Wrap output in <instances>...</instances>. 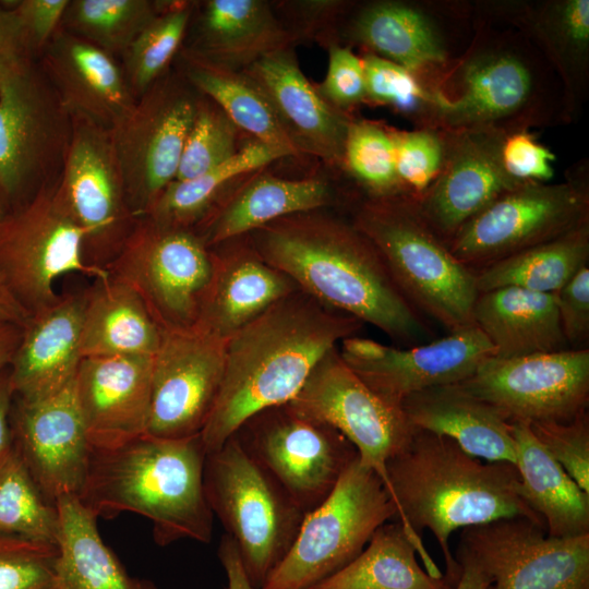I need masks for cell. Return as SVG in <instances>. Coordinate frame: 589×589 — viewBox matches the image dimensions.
Instances as JSON below:
<instances>
[{
  "mask_svg": "<svg viewBox=\"0 0 589 589\" xmlns=\"http://www.w3.org/2000/svg\"><path fill=\"white\" fill-rule=\"evenodd\" d=\"M386 469L396 521L433 578L445 576L453 585L459 579L460 566L449 548L457 529L507 518H527L545 528L520 494L515 465L473 457L447 436L416 429Z\"/></svg>",
  "mask_w": 589,
  "mask_h": 589,
  "instance_id": "1",
  "label": "cell"
},
{
  "mask_svg": "<svg viewBox=\"0 0 589 589\" xmlns=\"http://www.w3.org/2000/svg\"><path fill=\"white\" fill-rule=\"evenodd\" d=\"M247 239L266 263L324 305L410 347L433 336L376 248L350 219L325 209L298 213L252 231Z\"/></svg>",
  "mask_w": 589,
  "mask_h": 589,
  "instance_id": "2",
  "label": "cell"
},
{
  "mask_svg": "<svg viewBox=\"0 0 589 589\" xmlns=\"http://www.w3.org/2000/svg\"><path fill=\"white\" fill-rule=\"evenodd\" d=\"M363 325L298 288L231 335L219 394L201 433L206 453L254 413L289 402L317 362Z\"/></svg>",
  "mask_w": 589,
  "mask_h": 589,
  "instance_id": "3",
  "label": "cell"
},
{
  "mask_svg": "<svg viewBox=\"0 0 589 589\" xmlns=\"http://www.w3.org/2000/svg\"><path fill=\"white\" fill-rule=\"evenodd\" d=\"M429 80L436 129L510 133L573 121L563 85L537 46L474 10L467 46Z\"/></svg>",
  "mask_w": 589,
  "mask_h": 589,
  "instance_id": "4",
  "label": "cell"
},
{
  "mask_svg": "<svg viewBox=\"0 0 589 589\" xmlns=\"http://www.w3.org/2000/svg\"><path fill=\"white\" fill-rule=\"evenodd\" d=\"M206 455L201 434H144L116 448H92L80 500L96 517L133 512L148 518L159 545L181 539L208 543L214 514L204 489Z\"/></svg>",
  "mask_w": 589,
  "mask_h": 589,
  "instance_id": "5",
  "label": "cell"
},
{
  "mask_svg": "<svg viewBox=\"0 0 589 589\" xmlns=\"http://www.w3.org/2000/svg\"><path fill=\"white\" fill-rule=\"evenodd\" d=\"M350 220L373 243L399 290L424 317L448 332L473 324L479 296L476 272L453 255L411 200L362 197L353 203Z\"/></svg>",
  "mask_w": 589,
  "mask_h": 589,
  "instance_id": "6",
  "label": "cell"
},
{
  "mask_svg": "<svg viewBox=\"0 0 589 589\" xmlns=\"http://www.w3.org/2000/svg\"><path fill=\"white\" fill-rule=\"evenodd\" d=\"M204 489L214 516L237 544L250 582L262 589L306 514L235 435L206 455Z\"/></svg>",
  "mask_w": 589,
  "mask_h": 589,
  "instance_id": "7",
  "label": "cell"
},
{
  "mask_svg": "<svg viewBox=\"0 0 589 589\" xmlns=\"http://www.w3.org/2000/svg\"><path fill=\"white\" fill-rule=\"evenodd\" d=\"M71 131L36 59L0 63V190L10 209L57 182Z\"/></svg>",
  "mask_w": 589,
  "mask_h": 589,
  "instance_id": "8",
  "label": "cell"
},
{
  "mask_svg": "<svg viewBox=\"0 0 589 589\" xmlns=\"http://www.w3.org/2000/svg\"><path fill=\"white\" fill-rule=\"evenodd\" d=\"M396 518L384 482L358 457L304 516L290 550L262 589H311L348 565L380 526Z\"/></svg>",
  "mask_w": 589,
  "mask_h": 589,
  "instance_id": "9",
  "label": "cell"
},
{
  "mask_svg": "<svg viewBox=\"0 0 589 589\" xmlns=\"http://www.w3.org/2000/svg\"><path fill=\"white\" fill-rule=\"evenodd\" d=\"M588 221V163L580 161L562 182L527 183L504 193L467 221L447 245L477 272Z\"/></svg>",
  "mask_w": 589,
  "mask_h": 589,
  "instance_id": "10",
  "label": "cell"
},
{
  "mask_svg": "<svg viewBox=\"0 0 589 589\" xmlns=\"http://www.w3.org/2000/svg\"><path fill=\"white\" fill-rule=\"evenodd\" d=\"M106 269L140 297L161 330L188 329L196 324L213 254L194 229L144 216Z\"/></svg>",
  "mask_w": 589,
  "mask_h": 589,
  "instance_id": "11",
  "label": "cell"
},
{
  "mask_svg": "<svg viewBox=\"0 0 589 589\" xmlns=\"http://www.w3.org/2000/svg\"><path fill=\"white\" fill-rule=\"evenodd\" d=\"M106 278V268L89 265L84 233L56 192L44 187L0 220V274L16 300L31 314L59 296L55 281L67 274Z\"/></svg>",
  "mask_w": 589,
  "mask_h": 589,
  "instance_id": "12",
  "label": "cell"
},
{
  "mask_svg": "<svg viewBox=\"0 0 589 589\" xmlns=\"http://www.w3.org/2000/svg\"><path fill=\"white\" fill-rule=\"evenodd\" d=\"M200 97L179 71L169 69L111 129L127 199L136 218L146 216L176 179Z\"/></svg>",
  "mask_w": 589,
  "mask_h": 589,
  "instance_id": "13",
  "label": "cell"
},
{
  "mask_svg": "<svg viewBox=\"0 0 589 589\" xmlns=\"http://www.w3.org/2000/svg\"><path fill=\"white\" fill-rule=\"evenodd\" d=\"M233 435L305 514L330 494L359 457L339 431L288 402L254 413Z\"/></svg>",
  "mask_w": 589,
  "mask_h": 589,
  "instance_id": "14",
  "label": "cell"
},
{
  "mask_svg": "<svg viewBox=\"0 0 589 589\" xmlns=\"http://www.w3.org/2000/svg\"><path fill=\"white\" fill-rule=\"evenodd\" d=\"M71 119V139L56 192L84 233L86 262L106 268L139 218L127 199L111 129Z\"/></svg>",
  "mask_w": 589,
  "mask_h": 589,
  "instance_id": "15",
  "label": "cell"
},
{
  "mask_svg": "<svg viewBox=\"0 0 589 589\" xmlns=\"http://www.w3.org/2000/svg\"><path fill=\"white\" fill-rule=\"evenodd\" d=\"M472 23L471 2L373 0L352 3L339 33L366 52L431 75L465 49L459 43Z\"/></svg>",
  "mask_w": 589,
  "mask_h": 589,
  "instance_id": "16",
  "label": "cell"
},
{
  "mask_svg": "<svg viewBox=\"0 0 589 589\" xmlns=\"http://www.w3.org/2000/svg\"><path fill=\"white\" fill-rule=\"evenodd\" d=\"M459 385L507 423L568 422L588 410L589 349L490 357Z\"/></svg>",
  "mask_w": 589,
  "mask_h": 589,
  "instance_id": "17",
  "label": "cell"
},
{
  "mask_svg": "<svg viewBox=\"0 0 589 589\" xmlns=\"http://www.w3.org/2000/svg\"><path fill=\"white\" fill-rule=\"evenodd\" d=\"M288 404L339 431L356 447L360 462L382 479L389 493L387 462L408 443L416 428L400 407L384 400L351 370L338 346L317 362Z\"/></svg>",
  "mask_w": 589,
  "mask_h": 589,
  "instance_id": "18",
  "label": "cell"
},
{
  "mask_svg": "<svg viewBox=\"0 0 589 589\" xmlns=\"http://www.w3.org/2000/svg\"><path fill=\"white\" fill-rule=\"evenodd\" d=\"M457 549L485 573V589H589V533L552 538L527 518H507L464 528Z\"/></svg>",
  "mask_w": 589,
  "mask_h": 589,
  "instance_id": "19",
  "label": "cell"
},
{
  "mask_svg": "<svg viewBox=\"0 0 589 589\" xmlns=\"http://www.w3.org/2000/svg\"><path fill=\"white\" fill-rule=\"evenodd\" d=\"M226 345L227 339L196 327L161 332L146 434L185 438L202 433L221 386Z\"/></svg>",
  "mask_w": 589,
  "mask_h": 589,
  "instance_id": "20",
  "label": "cell"
},
{
  "mask_svg": "<svg viewBox=\"0 0 589 589\" xmlns=\"http://www.w3.org/2000/svg\"><path fill=\"white\" fill-rule=\"evenodd\" d=\"M339 346L351 370L397 407L414 393L459 384L494 356L493 346L474 324L405 349L357 336L344 339Z\"/></svg>",
  "mask_w": 589,
  "mask_h": 589,
  "instance_id": "21",
  "label": "cell"
},
{
  "mask_svg": "<svg viewBox=\"0 0 589 589\" xmlns=\"http://www.w3.org/2000/svg\"><path fill=\"white\" fill-rule=\"evenodd\" d=\"M11 429L13 446L45 496L55 504L64 495L80 497L87 480L92 447L74 381L47 397L14 396Z\"/></svg>",
  "mask_w": 589,
  "mask_h": 589,
  "instance_id": "22",
  "label": "cell"
},
{
  "mask_svg": "<svg viewBox=\"0 0 589 589\" xmlns=\"http://www.w3.org/2000/svg\"><path fill=\"white\" fill-rule=\"evenodd\" d=\"M443 167L413 202L424 223L446 244L457 231L497 197L521 183L504 170L501 145L506 133L446 131Z\"/></svg>",
  "mask_w": 589,
  "mask_h": 589,
  "instance_id": "23",
  "label": "cell"
},
{
  "mask_svg": "<svg viewBox=\"0 0 589 589\" xmlns=\"http://www.w3.org/2000/svg\"><path fill=\"white\" fill-rule=\"evenodd\" d=\"M474 14L522 33L557 74L572 120L589 93L588 0H483Z\"/></svg>",
  "mask_w": 589,
  "mask_h": 589,
  "instance_id": "24",
  "label": "cell"
},
{
  "mask_svg": "<svg viewBox=\"0 0 589 589\" xmlns=\"http://www.w3.org/2000/svg\"><path fill=\"white\" fill-rule=\"evenodd\" d=\"M153 358L89 357L74 389L93 449L119 447L147 432Z\"/></svg>",
  "mask_w": 589,
  "mask_h": 589,
  "instance_id": "25",
  "label": "cell"
},
{
  "mask_svg": "<svg viewBox=\"0 0 589 589\" xmlns=\"http://www.w3.org/2000/svg\"><path fill=\"white\" fill-rule=\"evenodd\" d=\"M263 93L299 154L341 168L350 115L332 107L301 71L293 47L268 53L242 71Z\"/></svg>",
  "mask_w": 589,
  "mask_h": 589,
  "instance_id": "26",
  "label": "cell"
},
{
  "mask_svg": "<svg viewBox=\"0 0 589 589\" xmlns=\"http://www.w3.org/2000/svg\"><path fill=\"white\" fill-rule=\"evenodd\" d=\"M37 61L71 118L112 129L136 100L116 57L61 28Z\"/></svg>",
  "mask_w": 589,
  "mask_h": 589,
  "instance_id": "27",
  "label": "cell"
},
{
  "mask_svg": "<svg viewBox=\"0 0 589 589\" xmlns=\"http://www.w3.org/2000/svg\"><path fill=\"white\" fill-rule=\"evenodd\" d=\"M213 273L194 327L228 339L279 299L298 289L266 263L249 240L233 239L209 248Z\"/></svg>",
  "mask_w": 589,
  "mask_h": 589,
  "instance_id": "28",
  "label": "cell"
},
{
  "mask_svg": "<svg viewBox=\"0 0 589 589\" xmlns=\"http://www.w3.org/2000/svg\"><path fill=\"white\" fill-rule=\"evenodd\" d=\"M83 309L84 292L59 296L29 314L9 366L14 396L47 397L74 381L82 361Z\"/></svg>",
  "mask_w": 589,
  "mask_h": 589,
  "instance_id": "29",
  "label": "cell"
},
{
  "mask_svg": "<svg viewBox=\"0 0 589 589\" xmlns=\"http://www.w3.org/2000/svg\"><path fill=\"white\" fill-rule=\"evenodd\" d=\"M300 39L263 0H208L201 4L187 51L215 65L244 71Z\"/></svg>",
  "mask_w": 589,
  "mask_h": 589,
  "instance_id": "30",
  "label": "cell"
},
{
  "mask_svg": "<svg viewBox=\"0 0 589 589\" xmlns=\"http://www.w3.org/2000/svg\"><path fill=\"white\" fill-rule=\"evenodd\" d=\"M334 201V189L324 179L291 180L261 173L223 197L194 230L214 248L279 218L325 209Z\"/></svg>",
  "mask_w": 589,
  "mask_h": 589,
  "instance_id": "31",
  "label": "cell"
},
{
  "mask_svg": "<svg viewBox=\"0 0 589 589\" xmlns=\"http://www.w3.org/2000/svg\"><path fill=\"white\" fill-rule=\"evenodd\" d=\"M400 408L416 429L447 436L467 454L482 460L516 466L509 423L459 384L414 393Z\"/></svg>",
  "mask_w": 589,
  "mask_h": 589,
  "instance_id": "32",
  "label": "cell"
},
{
  "mask_svg": "<svg viewBox=\"0 0 589 589\" xmlns=\"http://www.w3.org/2000/svg\"><path fill=\"white\" fill-rule=\"evenodd\" d=\"M472 321L493 346V357L516 358L569 349L555 293L518 287L480 292Z\"/></svg>",
  "mask_w": 589,
  "mask_h": 589,
  "instance_id": "33",
  "label": "cell"
},
{
  "mask_svg": "<svg viewBox=\"0 0 589 589\" xmlns=\"http://www.w3.org/2000/svg\"><path fill=\"white\" fill-rule=\"evenodd\" d=\"M156 324L140 297L112 278L95 279L84 291L81 356L153 358L161 340Z\"/></svg>",
  "mask_w": 589,
  "mask_h": 589,
  "instance_id": "34",
  "label": "cell"
},
{
  "mask_svg": "<svg viewBox=\"0 0 589 589\" xmlns=\"http://www.w3.org/2000/svg\"><path fill=\"white\" fill-rule=\"evenodd\" d=\"M520 494L542 518L552 538L589 533V494L568 476L533 435L530 423H509Z\"/></svg>",
  "mask_w": 589,
  "mask_h": 589,
  "instance_id": "35",
  "label": "cell"
},
{
  "mask_svg": "<svg viewBox=\"0 0 589 589\" xmlns=\"http://www.w3.org/2000/svg\"><path fill=\"white\" fill-rule=\"evenodd\" d=\"M60 531L56 589H157L148 579L130 576L97 529V517L76 495L56 501Z\"/></svg>",
  "mask_w": 589,
  "mask_h": 589,
  "instance_id": "36",
  "label": "cell"
},
{
  "mask_svg": "<svg viewBox=\"0 0 589 589\" xmlns=\"http://www.w3.org/2000/svg\"><path fill=\"white\" fill-rule=\"evenodd\" d=\"M178 56L182 76L240 131L288 156L300 155L266 97L243 72L209 63L183 48Z\"/></svg>",
  "mask_w": 589,
  "mask_h": 589,
  "instance_id": "37",
  "label": "cell"
},
{
  "mask_svg": "<svg viewBox=\"0 0 589 589\" xmlns=\"http://www.w3.org/2000/svg\"><path fill=\"white\" fill-rule=\"evenodd\" d=\"M445 576L431 577L400 522L380 526L362 552L311 589H453Z\"/></svg>",
  "mask_w": 589,
  "mask_h": 589,
  "instance_id": "38",
  "label": "cell"
},
{
  "mask_svg": "<svg viewBox=\"0 0 589 589\" xmlns=\"http://www.w3.org/2000/svg\"><path fill=\"white\" fill-rule=\"evenodd\" d=\"M284 157H288L285 152L252 139L208 171L171 181L146 216L163 225L194 229L237 179Z\"/></svg>",
  "mask_w": 589,
  "mask_h": 589,
  "instance_id": "39",
  "label": "cell"
},
{
  "mask_svg": "<svg viewBox=\"0 0 589 589\" xmlns=\"http://www.w3.org/2000/svg\"><path fill=\"white\" fill-rule=\"evenodd\" d=\"M589 262V221L476 272L479 293L504 287L555 293Z\"/></svg>",
  "mask_w": 589,
  "mask_h": 589,
  "instance_id": "40",
  "label": "cell"
},
{
  "mask_svg": "<svg viewBox=\"0 0 589 589\" xmlns=\"http://www.w3.org/2000/svg\"><path fill=\"white\" fill-rule=\"evenodd\" d=\"M57 505L41 492L13 446L0 460V534L58 545Z\"/></svg>",
  "mask_w": 589,
  "mask_h": 589,
  "instance_id": "41",
  "label": "cell"
},
{
  "mask_svg": "<svg viewBox=\"0 0 589 589\" xmlns=\"http://www.w3.org/2000/svg\"><path fill=\"white\" fill-rule=\"evenodd\" d=\"M192 1H163L159 13L120 58L127 83L137 99L169 69L182 48L195 10Z\"/></svg>",
  "mask_w": 589,
  "mask_h": 589,
  "instance_id": "42",
  "label": "cell"
},
{
  "mask_svg": "<svg viewBox=\"0 0 589 589\" xmlns=\"http://www.w3.org/2000/svg\"><path fill=\"white\" fill-rule=\"evenodd\" d=\"M163 1L70 0L60 28L117 59L159 13Z\"/></svg>",
  "mask_w": 589,
  "mask_h": 589,
  "instance_id": "43",
  "label": "cell"
},
{
  "mask_svg": "<svg viewBox=\"0 0 589 589\" xmlns=\"http://www.w3.org/2000/svg\"><path fill=\"white\" fill-rule=\"evenodd\" d=\"M341 169L360 187L364 199H407L396 173L392 127L384 122L350 119Z\"/></svg>",
  "mask_w": 589,
  "mask_h": 589,
  "instance_id": "44",
  "label": "cell"
},
{
  "mask_svg": "<svg viewBox=\"0 0 589 589\" xmlns=\"http://www.w3.org/2000/svg\"><path fill=\"white\" fill-rule=\"evenodd\" d=\"M365 104L385 106L412 122L416 128H434L435 105L426 75L364 51Z\"/></svg>",
  "mask_w": 589,
  "mask_h": 589,
  "instance_id": "45",
  "label": "cell"
},
{
  "mask_svg": "<svg viewBox=\"0 0 589 589\" xmlns=\"http://www.w3.org/2000/svg\"><path fill=\"white\" fill-rule=\"evenodd\" d=\"M239 128L212 100L201 95L175 180L195 178L223 164L241 147Z\"/></svg>",
  "mask_w": 589,
  "mask_h": 589,
  "instance_id": "46",
  "label": "cell"
},
{
  "mask_svg": "<svg viewBox=\"0 0 589 589\" xmlns=\"http://www.w3.org/2000/svg\"><path fill=\"white\" fill-rule=\"evenodd\" d=\"M395 167L407 199L416 202L438 176L446 152V132L434 128L392 127Z\"/></svg>",
  "mask_w": 589,
  "mask_h": 589,
  "instance_id": "47",
  "label": "cell"
},
{
  "mask_svg": "<svg viewBox=\"0 0 589 589\" xmlns=\"http://www.w3.org/2000/svg\"><path fill=\"white\" fill-rule=\"evenodd\" d=\"M58 545L0 534V589H56Z\"/></svg>",
  "mask_w": 589,
  "mask_h": 589,
  "instance_id": "48",
  "label": "cell"
},
{
  "mask_svg": "<svg viewBox=\"0 0 589 589\" xmlns=\"http://www.w3.org/2000/svg\"><path fill=\"white\" fill-rule=\"evenodd\" d=\"M531 431L544 449L589 494V413L568 422H536Z\"/></svg>",
  "mask_w": 589,
  "mask_h": 589,
  "instance_id": "49",
  "label": "cell"
},
{
  "mask_svg": "<svg viewBox=\"0 0 589 589\" xmlns=\"http://www.w3.org/2000/svg\"><path fill=\"white\" fill-rule=\"evenodd\" d=\"M328 63L324 80L315 85L320 95L335 109L350 110L365 104V77L361 57L350 46L327 45Z\"/></svg>",
  "mask_w": 589,
  "mask_h": 589,
  "instance_id": "50",
  "label": "cell"
},
{
  "mask_svg": "<svg viewBox=\"0 0 589 589\" xmlns=\"http://www.w3.org/2000/svg\"><path fill=\"white\" fill-rule=\"evenodd\" d=\"M501 160L507 175L521 183H549L554 177L555 154L530 130L504 135Z\"/></svg>",
  "mask_w": 589,
  "mask_h": 589,
  "instance_id": "51",
  "label": "cell"
},
{
  "mask_svg": "<svg viewBox=\"0 0 589 589\" xmlns=\"http://www.w3.org/2000/svg\"><path fill=\"white\" fill-rule=\"evenodd\" d=\"M556 306L569 349H584L589 339V268H580L558 291Z\"/></svg>",
  "mask_w": 589,
  "mask_h": 589,
  "instance_id": "52",
  "label": "cell"
},
{
  "mask_svg": "<svg viewBox=\"0 0 589 589\" xmlns=\"http://www.w3.org/2000/svg\"><path fill=\"white\" fill-rule=\"evenodd\" d=\"M70 0H19L9 4L17 15L33 57L37 60L60 28Z\"/></svg>",
  "mask_w": 589,
  "mask_h": 589,
  "instance_id": "53",
  "label": "cell"
},
{
  "mask_svg": "<svg viewBox=\"0 0 589 589\" xmlns=\"http://www.w3.org/2000/svg\"><path fill=\"white\" fill-rule=\"evenodd\" d=\"M25 58H34L25 33L14 10L3 2L0 4V63Z\"/></svg>",
  "mask_w": 589,
  "mask_h": 589,
  "instance_id": "54",
  "label": "cell"
},
{
  "mask_svg": "<svg viewBox=\"0 0 589 589\" xmlns=\"http://www.w3.org/2000/svg\"><path fill=\"white\" fill-rule=\"evenodd\" d=\"M351 4L348 1L337 0L294 2L293 7H296L297 15L301 21V29L298 32L299 37H301L302 31L308 32V29H315L322 25L324 27L327 24H340Z\"/></svg>",
  "mask_w": 589,
  "mask_h": 589,
  "instance_id": "55",
  "label": "cell"
},
{
  "mask_svg": "<svg viewBox=\"0 0 589 589\" xmlns=\"http://www.w3.org/2000/svg\"><path fill=\"white\" fill-rule=\"evenodd\" d=\"M218 557L228 580V589H255L243 567L236 542L225 533L218 546Z\"/></svg>",
  "mask_w": 589,
  "mask_h": 589,
  "instance_id": "56",
  "label": "cell"
},
{
  "mask_svg": "<svg viewBox=\"0 0 589 589\" xmlns=\"http://www.w3.org/2000/svg\"><path fill=\"white\" fill-rule=\"evenodd\" d=\"M14 390L9 368L0 373V460L13 447L11 410Z\"/></svg>",
  "mask_w": 589,
  "mask_h": 589,
  "instance_id": "57",
  "label": "cell"
},
{
  "mask_svg": "<svg viewBox=\"0 0 589 589\" xmlns=\"http://www.w3.org/2000/svg\"><path fill=\"white\" fill-rule=\"evenodd\" d=\"M455 558L460 566V576L453 589H485L489 578L476 561L457 549Z\"/></svg>",
  "mask_w": 589,
  "mask_h": 589,
  "instance_id": "58",
  "label": "cell"
},
{
  "mask_svg": "<svg viewBox=\"0 0 589 589\" xmlns=\"http://www.w3.org/2000/svg\"><path fill=\"white\" fill-rule=\"evenodd\" d=\"M29 313L16 300L0 274V321L23 326Z\"/></svg>",
  "mask_w": 589,
  "mask_h": 589,
  "instance_id": "59",
  "label": "cell"
},
{
  "mask_svg": "<svg viewBox=\"0 0 589 589\" xmlns=\"http://www.w3.org/2000/svg\"><path fill=\"white\" fill-rule=\"evenodd\" d=\"M21 336L22 326L0 321V373L10 366Z\"/></svg>",
  "mask_w": 589,
  "mask_h": 589,
  "instance_id": "60",
  "label": "cell"
},
{
  "mask_svg": "<svg viewBox=\"0 0 589 589\" xmlns=\"http://www.w3.org/2000/svg\"><path fill=\"white\" fill-rule=\"evenodd\" d=\"M10 206L0 190V220L9 213Z\"/></svg>",
  "mask_w": 589,
  "mask_h": 589,
  "instance_id": "61",
  "label": "cell"
}]
</instances>
